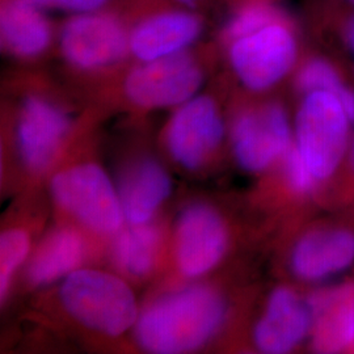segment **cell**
Segmentation results:
<instances>
[{
    "instance_id": "obj_1",
    "label": "cell",
    "mask_w": 354,
    "mask_h": 354,
    "mask_svg": "<svg viewBox=\"0 0 354 354\" xmlns=\"http://www.w3.org/2000/svg\"><path fill=\"white\" fill-rule=\"evenodd\" d=\"M226 315V301L218 291L192 286L150 306L138 320L137 339L151 353H187L210 340Z\"/></svg>"
},
{
    "instance_id": "obj_2",
    "label": "cell",
    "mask_w": 354,
    "mask_h": 354,
    "mask_svg": "<svg viewBox=\"0 0 354 354\" xmlns=\"http://www.w3.org/2000/svg\"><path fill=\"white\" fill-rule=\"evenodd\" d=\"M353 121L329 92L302 95L294 120L292 150L323 196V209L342 172L354 134Z\"/></svg>"
},
{
    "instance_id": "obj_3",
    "label": "cell",
    "mask_w": 354,
    "mask_h": 354,
    "mask_svg": "<svg viewBox=\"0 0 354 354\" xmlns=\"http://www.w3.org/2000/svg\"><path fill=\"white\" fill-rule=\"evenodd\" d=\"M297 235L288 266L294 279L323 283L354 266V215L327 210Z\"/></svg>"
},
{
    "instance_id": "obj_4",
    "label": "cell",
    "mask_w": 354,
    "mask_h": 354,
    "mask_svg": "<svg viewBox=\"0 0 354 354\" xmlns=\"http://www.w3.org/2000/svg\"><path fill=\"white\" fill-rule=\"evenodd\" d=\"M61 298L66 310L88 328L118 336L137 320L133 291L122 279L99 270H75L64 281Z\"/></svg>"
},
{
    "instance_id": "obj_5",
    "label": "cell",
    "mask_w": 354,
    "mask_h": 354,
    "mask_svg": "<svg viewBox=\"0 0 354 354\" xmlns=\"http://www.w3.org/2000/svg\"><path fill=\"white\" fill-rule=\"evenodd\" d=\"M230 64L241 84L264 92L279 84L297 66L299 42L283 16L250 35L230 41Z\"/></svg>"
},
{
    "instance_id": "obj_6",
    "label": "cell",
    "mask_w": 354,
    "mask_h": 354,
    "mask_svg": "<svg viewBox=\"0 0 354 354\" xmlns=\"http://www.w3.org/2000/svg\"><path fill=\"white\" fill-rule=\"evenodd\" d=\"M231 140L238 165L261 174L283 160L294 143V125L282 104L264 102L238 114Z\"/></svg>"
},
{
    "instance_id": "obj_7",
    "label": "cell",
    "mask_w": 354,
    "mask_h": 354,
    "mask_svg": "<svg viewBox=\"0 0 354 354\" xmlns=\"http://www.w3.org/2000/svg\"><path fill=\"white\" fill-rule=\"evenodd\" d=\"M54 200L96 232L117 231L124 216L121 200L100 167L80 165L58 174L51 181Z\"/></svg>"
},
{
    "instance_id": "obj_8",
    "label": "cell",
    "mask_w": 354,
    "mask_h": 354,
    "mask_svg": "<svg viewBox=\"0 0 354 354\" xmlns=\"http://www.w3.org/2000/svg\"><path fill=\"white\" fill-rule=\"evenodd\" d=\"M203 82L201 67L183 51L136 67L127 75L125 92L142 108H165L190 100Z\"/></svg>"
},
{
    "instance_id": "obj_9",
    "label": "cell",
    "mask_w": 354,
    "mask_h": 354,
    "mask_svg": "<svg viewBox=\"0 0 354 354\" xmlns=\"http://www.w3.org/2000/svg\"><path fill=\"white\" fill-rule=\"evenodd\" d=\"M61 50L68 64L97 70L118 62L130 50L122 24L106 13H76L61 30Z\"/></svg>"
},
{
    "instance_id": "obj_10",
    "label": "cell",
    "mask_w": 354,
    "mask_h": 354,
    "mask_svg": "<svg viewBox=\"0 0 354 354\" xmlns=\"http://www.w3.org/2000/svg\"><path fill=\"white\" fill-rule=\"evenodd\" d=\"M311 328L308 292L304 295L288 286H279L268 297L266 308L253 329V342L261 353H290L310 342Z\"/></svg>"
},
{
    "instance_id": "obj_11",
    "label": "cell",
    "mask_w": 354,
    "mask_h": 354,
    "mask_svg": "<svg viewBox=\"0 0 354 354\" xmlns=\"http://www.w3.org/2000/svg\"><path fill=\"white\" fill-rule=\"evenodd\" d=\"M225 127L214 100L190 99L177 111L168 127L167 142L175 160L196 169L214 153L223 140Z\"/></svg>"
},
{
    "instance_id": "obj_12",
    "label": "cell",
    "mask_w": 354,
    "mask_h": 354,
    "mask_svg": "<svg viewBox=\"0 0 354 354\" xmlns=\"http://www.w3.org/2000/svg\"><path fill=\"white\" fill-rule=\"evenodd\" d=\"M228 230L219 213L209 205L196 203L187 207L177 225V263L180 270L201 276L212 270L225 256Z\"/></svg>"
},
{
    "instance_id": "obj_13",
    "label": "cell",
    "mask_w": 354,
    "mask_h": 354,
    "mask_svg": "<svg viewBox=\"0 0 354 354\" xmlns=\"http://www.w3.org/2000/svg\"><path fill=\"white\" fill-rule=\"evenodd\" d=\"M313 314L310 348L322 354L351 353L354 344V277L308 291Z\"/></svg>"
},
{
    "instance_id": "obj_14",
    "label": "cell",
    "mask_w": 354,
    "mask_h": 354,
    "mask_svg": "<svg viewBox=\"0 0 354 354\" xmlns=\"http://www.w3.org/2000/svg\"><path fill=\"white\" fill-rule=\"evenodd\" d=\"M68 129L62 109L41 97H28L17 121V143L26 167L38 172L50 165Z\"/></svg>"
},
{
    "instance_id": "obj_15",
    "label": "cell",
    "mask_w": 354,
    "mask_h": 354,
    "mask_svg": "<svg viewBox=\"0 0 354 354\" xmlns=\"http://www.w3.org/2000/svg\"><path fill=\"white\" fill-rule=\"evenodd\" d=\"M203 19L187 11L158 13L129 35L130 51L142 62L185 50L203 33Z\"/></svg>"
},
{
    "instance_id": "obj_16",
    "label": "cell",
    "mask_w": 354,
    "mask_h": 354,
    "mask_svg": "<svg viewBox=\"0 0 354 354\" xmlns=\"http://www.w3.org/2000/svg\"><path fill=\"white\" fill-rule=\"evenodd\" d=\"M0 32L4 49L19 58H35L50 44L49 21L32 0L3 1Z\"/></svg>"
},
{
    "instance_id": "obj_17",
    "label": "cell",
    "mask_w": 354,
    "mask_h": 354,
    "mask_svg": "<svg viewBox=\"0 0 354 354\" xmlns=\"http://www.w3.org/2000/svg\"><path fill=\"white\" fill-rule=\"evenodd\" d=\"M172 189L165 168L153 160L133 165L122 178L121 203L124 214L133 225L150 221Z\"/></svg>"
},
{
    "instance_id": "obj_18",
    "label": "cell",
    "mask_w": 354,
    "mask_h": 354,
    "mask_svg": "<svg viewBox=\"0 0 354 354\" xmlns=\"http://www.w3.org/2000/svg\"><path fill=\"white\" fill-rule=\"evenodd\" d=\"M84 256V243L73 230H59L42 243L28 268V279L46 285L73 273Z\"/></svg>"
},
{
    "instance_id": "obj_19",
    "label": "cell",
    "mask_w": 354,
    "mask_h": 354,
    "mask_svg": "<svg viewBox=\"0 0 354 354\" xmlns=\"http://www.w3.org/2000/svg\"><path fill=\"white\" fill-rule=\"evenodd\" d=\"M295 88L301 95L317 91L333 93L354 124V86L344 75L342 66L328 57H307L297 70Z\"/></svg>"
},
{
    "instance_id": "obj_20",
    "label": "cell",
    "mask_w": 354,
    "mask_h": 354,
    "mask_svg": "<svg viewBox=\"0 0 354 354\" xmlns=\"http://www.w3.org/2000/svg\"><path fill=\"white\" fill-rule=\"evenodd\" d=\"M159 238L156 228L146 223L134 225V227L122 232L114 243L115 264L130 276H146L155 264Z\"/></svg>"
},
{
    "instance_id": "obj_21",
    "label": "cell",
    "mask_w": 354,
    "mask_h": 354,
    "mask_svg": "<svg viewBox=\"0 0 354 354\" xmlns=\"http://www.w3.org/2000/svg\"><path fill=\"white\" fill-rule=\"evenodd\" d=\"M283 17V13L268 3L256 1L244 6L228 21L225 29V36L228 42L236 38L250 35L254 30L268 26Z\"/></svg>"
},
{
    "instance_id": "obj_22",
    "label": "cell",
    "mask_w": 354,
    "mask_h": 354,
    "mask_svg": "<svg viewBox=\"0 0 354 354\" xmlns=\"http://www.w3.org/2000/svg\"><path fill=\"white\" fill-rule=\"evenodd\" d=\"M29 239L23 230H10L0 238V297H6L15 270L26 260Z\"/></svg>"
},
{
    "instance_id": "obj_23",
    "label": "cell",
    "mask_w": 354,
    "mask_h": 354,
    "mask_svg": "<svg viewBox=\"0 0 354 354\" xmlns=\"http://www.w3.org/2000/svg\"><path fill=\"white\" fill-rule=\"evenodd\" d=\"M324 210L354 215V134L342 172L330 189Z\"/></svg>"
},
{
    "instance_id": "obj_24",
    "label": "cell",
    "mask_w": 354,
    "mask_h": 354,
    "mask_svg": "<svg viewBox=\"0 0 354 354\" xmlns=\"http://www.w3.org/2000/svg\"><path fill=\"white\" fill-rule=\"evenodd\" d=\"M339 10V8H337ZM332 19L330 20V26H333V33L339 37L342 46L346 49V51L352 55L353 58L354 70V11H342L339 10L336 15L330 13Z\"/></svg>"
},
{
    "instance_id": "obj_25",
    "label": "cell",
    "mask_w": 354,
    "mask_h": 354,
    "mask_svg": "<svg viewBox=\"0 0 354 354\" xmlns=\"http://www.w3.org/2000/svg\"><path fill=\"white\" fill-rule=\"evenodd\" d=\"M41 8L59 10L67 12H96L102 8L108 0H32Z\"/></svg>"
},
{
    "instance_id": "obj_26",
    "label": "cell",
    "mask_w": 354,
    "mask_h": 354,
    "mask_svg": "<svg viewBox=\"0 0 354 354\" xmlns=\"http://www.w3.org/2000/svg\"><path fill=\"white\" fill-rule=\"evenodd\" d=\"M177 1H180V3H183V4H194V3H197V1H200V0H177Z\"/></svg>"
},
{
    "instance_id": "obj_27",
    "label": "cell",
    "mask_w": 354,
    "mask_h": 354,
    "mask_svg": "<svg viewBox=\"0 0 354 354\" xmlns=\"http://www.w3.org/2000/svg\"><path fill=\"white\" fill-rule=\"evenodd\" d=\"M345 1H346V3H349L351 6H353L354 7V0H345Z\"/></svg>"
},
{
    "instance_id": "obj_28",
    "label": "cell",
    "mask_w": 354,
    "mask_h": 354,
    "mask_svg": "<svg viewBox=\"0 0 354 354\" xmlns=\"http://www.w3.org/2000/svg\"><path fill=\"white\" fill-rule=\"evenodd\" d=\"M351 353H354V344L353 346H352V351H351Z\"/></svg>"
}]
</instances>
